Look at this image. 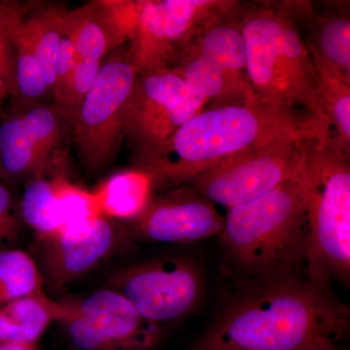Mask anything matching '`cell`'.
I'll return each instance as SVG.
<instances>
[{"instance_id": "cell-1", "label": "cell", "mask_w": 350, "mask_h": 350, "mask_svg": "<svg viewBox=\"0 0 350 350\" xmlns=\"http://www.w3.org/2000/svg\"><path fill=\"white\" fill-rule=\"evenodd\" d=\"M349 310L306 273L232 290L191 350H340Z\"/></svg>"}, {"instance_id": "cell-2", "label": "cell", "mask_w": 350, "mask_h": 350, "mask_svg": "<svg viewBox=\"0 0 350 350\" xmlns=\"http://www.w3.org/2000/svg\"><path fill=\"white\" fill-rule=\"evenodd\" d=\"M324 138L260 100L213 105L184 123L156 150L135 160L159 189H174L239 154L283 142Z\"/></svg>"}, {"instance_id": "cell-3", "label": "cell", "mask_w": 350, "mask_h": 350, "mask_svg": "<svg viewBox=\"0 0 350 350\" xmlns=\"http://www.w3.org/2000/svg\"><path fill=\"white\" fill-rule=\"evenodd\" d=\"M236 15L258 100L331 138L312 56L287 4L238 2Z\"/></svg>"}, {"instance_id": "cell-4", "label": "cell", "mask_w": 350, "mask_h": 350, "mask_svg": "<svg viewBox=\"0 0 350 350\" xmlns=\"http://www.w3.org/2000/svg\"><path fill=\"white\" fill-rule=\"evenodd\" d=\"M219 236L234 287L308 273V221L294 174L268 194L228 209Z\"/></svg>"}, {"instance_id": "cell-5", "label": "cell", "mask_w": 350, "mask_h": 350, "mask_svg": "<svg viewBox=\"0 0 350 350\" xmlns=\"http://www.w3.org/2000/svg\"><path fill=\"white\" fill-rule=\"evenodd\" d=\"M349 154L331 138H313L294 172L308 221V273L320 282L349 280Z\"/></svg>"}, {"instance_id": "cell-6", "label": "cell", "mask_w": 350, "mask_h": 350, "mask_svg": "<svg viewBox=\"0 0 350 350\" xmlns=\"http://www.w3.org/2000/svg\"><path fill=\"white\" fill-rule=\"evenodd\" d=\"M137 72L124 45L112 51L103 64L69 129L88 170H105L118 154L125 138L124 115Z\"/></svg>"}, {"instance_id": "cell-7", "label": "cell", "mask_w": 350, "mask_h": 350, "mask_svg": "<svg viewBox=\"0 0 350 350\" xmlns=\"http://www.w3.org/2000/svg\"><path fill=\"white\" fill-rule=\"evenodd\" d=\"M234 1H138L126 56L138 73L172 69L198 32L227 12Z\"/></svg>"}, {"instance_id": "cell-8", "label": "cell", "mask_w": 350, "mask_h": 350, "mask_svg": "<svg viewBox=\"0 0 350 350\" xmlns=\"http://www.w3.org/2000/svg\"><path fill=\"white\" fill-rule=\"evenodd\" d=\"M206 105L172 69L138 73L124 115L135 160L159 148Z\"/></svg>"}, {"instance_id": "cell-9", "label": "cell", "mask_w": 350, "mask_h": 350, "mask_svg": "<svg viewBox=\"0 0 350 350\" xmlns=\"http://www.w3.org/2000/svg\"><path fill=\"white\" fill-rule=\"evenodd\" d=\"M59 304L57 321L75 350H149L160 340L162 327L145 319L111 288Z\"/></svg>"}, {"instance_id": "cell-10", "label": "cell", "mask_w": 350, "mask_h": 350, "mask_svg": "<svg viewBox=\"0 0 350 350\" xmlns=\"http://www.w3.org/2000/svg\"><path fill=\"white\" fill-rule=\"evenodd\" d=\"M108 288L130 301L145 319L163 327L194 312L204 284L202 271L194 261L169 257L117 271Z\"/></svg>"}, {"instance_id": "cell-11", "label": "cell", "mask_w": 350, "mask_h": 350, "mask_svg": "<svg viewBox=\"0 0 350 350\" xmlns=\"http://www.w3.org/2000/svg\"><path fill=\"white\" fill-rule=\"evenodd\" d=\"M308 142H278L244 152L200 172L187 184L213 204L228 209L241 206L289 180Z\"/></svg>"}, {"instance_id": "cell-12", "label": "cell", "mask_w": 350, "mask_h": 350, "mask_svg": "<svg viewBox=\"0 0 350 350\" xmlns=\"http://www.w3.org/2000/svg\"><path fill=\"white\" fill-rule=\"evenodd\" d=\"M137 6L138 1H94L66 11L64 27L72 38L76 59L64 110L69 126L105 57L130 39Z\"/></svg>"}, {"instance_id": "cell-13", "label": "cell", "mask_w": 350, "mask_h": 350, "mask_svg": "<svg viewBox=\"0 0 350 350\" xmlns=\"http://www.w3.org/2000/svg\"><path fill=\"white\" fill-rule=\"evenodd\" d=\"M66 128L55 105H17L0 121V176L27 182L45 176Z\"/></svg>"}, {"instance_id": "cell-14", "label": "cell", "mask_w": 350, "mask_h": 350, "mask_svg": "<svg viewBox=\"0 0 350 350\" xmlns=\"http://www.w3.org/2000/svg\"><path fill=\"white\" fill-rule=\"evenodd\" d=\"M225 217L191 187L170 189L156 197L135 220L126 223L131 237L162 243H190L219 236Z\"/></svg>"}, {"instance_id": "cell-15", "label": "cell", "mask_w": 350, "mask_h": 350, "mask_svg": "<svg viewBox=\"0 0 350 350\" xmlns=\"http://www.w3.org/2000/svg\"><path fill=\"white\" fill-rule=\"evenodd\" d=\"M130 238L125 226L100 216L80 234L59 232L38 238L36 262L44 280L55 287H64L107 261Z\"/></svg>"}, {"instance_id": "cell-16", "label": "cell", "mask_w": 350, "mask_h": 350, "mask_svg": "<svg viewBox=\"0 0 350 350\" xmlns=\"http://www.w3.org/2000/svg\"><path fill=\"white\" fill-rule=\"evenodd\" d=\"M290 12L310 29L308 51L350 81V20L345 14L317 15L306 2H290Z\"/></svg>"}, {"instance_id": "cell-17", "label": "cell", "mask_w": 350, "mask_h": 350, "mask_svg": "<svg viewBox=\"0 0 350 350\" xmlns=\"http://www.w3.org/2000/svg\"><path fill=\"white\" fill-rule=\"evenodd\" d=\"M18 22L42 68L53 98L55 63L68 9L59 4H20L16 2Z\"/></svg>"}, {"instance_id": "cell-18", "label": "cell", "mask_w": 350, "mask_h": 350, "mask_svg": "<svg viewBox=\"0 0 350 350\" xmlns=\"http://www.w3.org/2000/svg\"><path fill=\"white\" fill-rule=\"evenodd\" d=\"M150 175L135 167L112 175L94 192L101 214L105 217L130 223L142 215L155 196Z\"/></svg>"}, {"instance_id": "cell-19", "label": "cell", "mask_w": 350, "mask_h": 350, "mask_svg": "<svg viewBox=\"0 0 350 350\" xmlns=\"http://www.w3.org/2000/svg\"><path fill=\"white\" fill-rule=\"evenodd\" d=\"M59 301L46 294L24 297L0 308V342L33 345L59 317Z\"/></svg>"}, {"instance_id": "cell-20", "label": "cell", "mask_w": 350, "mask_h": 350, "mask_svg": "<svg viewBox=\"0 0 350 350\" xmlns=\"http://www.w3.org/2000/svg\"><path fill=\"white\" fill-rule=\"evenodd\" d=\"M310 56L317 72L319 98L328 121L332 140L349 153L350 81L317 55L310 53Z\"/></svg>"}, {"instance_id": "cell-21", "label": "cell", "mask_w": 350, "mask_h": 350, "mask_svg": "<svg viewBox=\"0 0 350 350\" xmlns=\"http://www.w3.org/2000/svg\"><path fill=\"white\" fill-rule=\"evenodd\" d=\"M12 15V38L15 48V76L17 105H39L53 100L52 94L45 78L42 68L31 44L21 29L18 22L16 3L10 2Z\"/></svg>"}, {"instance_id": "cell-22", "label": "cell", "mask_w": 350, "mask_h": 350, "mask_svg": "<svg viewBox=\"0 0 350 350\" xmlns=\"http://www.w3.org/2000/svg\"><path fill=\"white\" fill-rule=\"evenodd\" d=\"M43 282L38 262L31 255L14 248L0 250V308L43 293Z\"/></svg>"}, {"instance_id": "cell-23", "label": "cell", "mask_w": 350, "mask_h": 350, "mask_svg": "<svg viewBox=\"0 0 350 350\" xmlns=\"http://www.w3.org/2000/svg\"><path fill=\"white\" fill-rule=\"evenodd\" d=\"M25 224L36 232L38 238L59 232L56 184L44 177L27 182L20 206Z\"/></svg>"}, {"instance_id": "cell-24", "label": "cell", "mask_w": 350, "mask_h": 350, "mask_svg": "<svg viewBox=\"0 0 350 350\" xmlns=\"http://www.w3.org/2000/svg\"><path fill=\"white\" fill-rule=\"evenodd\" d=\"M54 181L59 219V232L75 234L89 230L103 216L94 193L69 183L63 176L57 177Z\"/></svg>"}, {"instance_id": "cell-25", "label": "cell", "mask_w": 350, "mask_h": 350, "mask_svg": "<svg viewBox=\"0 0 350 350\" xmlns=\"http://www.w3.org/2000/svg\"><path fill=\"white\" fill-rule=\"evenodd\" d=\"M15 48L12 38L10 2H0V108L15 96Z\"/></svg>"}, {"instance_id": "cell-26", "label": "cell", "mask_w": 350, "mask_h": 350, "mask_svg": "<svg viewBox=\"0 0 350 350\" xmlns=\"http://www.w3.org/2000/svg\"><path fill=\"white\" fill-rule=\"evenodd\" d=\"M75 45L72 38L64 27L55 63V81L53 88V105H56L63 112L64 116V110L68 105L69 92L75 77Z\"/></svg>"}, {"instance_id": "cell-27", "label": "cell", "mask_w": 350, "mask_h": 350, "mask_svg": "<svg viewBox=\"0 0 350 350\" xmlns=\"http://www.w3.org/2000/svg\"><path fill=\"white\" fill-rule=\"evenodd\" d=\"M20 222L16 214L12 195L0 182V250L7 248L19 237Z\"/></svg>"}, {"instance_id": "cell-28", "label": "cell", "mask_w": 350, "mask_h": 350, "mask_svg": "<svg viewBox=\"0 0 350 350\" xmlns=\"http://www.w3.org/2000/svg\"><path fill=\"white\" fill-rule=\"evenodd\" d=\"M0 350H36L33 345L20 342H0Z\"/></svg>"}]
</instances>
